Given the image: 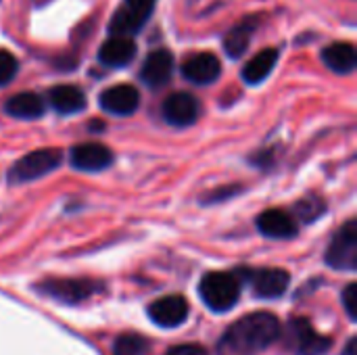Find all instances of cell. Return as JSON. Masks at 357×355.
I'll use <instances>...</instances> for the list:
<instances>
[{
    "label": "cell",
    "mask_w": 357,
    "mask_h": 355,
    "mask_svg": "<svg viewBox=\"0 0 357 355\" xmlns=\"http://www.w3.org/2000/svg\"><path fill=\"white\" fill-rule=\"evenodd\" d=\"M280 322L270 312H255L234 322L218 341V355H259L278 337Z\"/></svg>",
    "instance_id": "6da1fadb"
},
{
    "label": "cell",
    "mask_w": 357,
    "mask_h": 355,
    "mask_svg": "<svg viewBox=\"0 0 357 355\" xmlns=\"http://www.w3.org/2000/svg\"><path fill=\"white\" fill-rule=\"evenodd\" d=\"M199 295L211 312L224 314L236 305L241 297V280L230 272H209L199 282Z\"/></svg>",
    "instance_id": "7a4b0ae2"
},
{
    "label": "cell",
    "mask_w": 357,
    "mask_h": 355,
    "mask_svg": "<svg viewBox=\"0 0 357 355\" xmlns=\"http://www.w3.org/2000/svg\"><path fill=\"white\" fill-rule=\"evenodd\" d=\"M284 349L293 355H324L331 352L333 339L320 335L310 320L295 318L287 324L284 331H280Z\"/></svg>",
    "instance_id": "3957f363"
},
{
    "label": "cell",
    "mask_w": 357,
    "mask_h": 355,
    "mask_svg": "<svg viewBox=\"0 0 357 355\" xmlns=\"http://www.w3.org/2000/svg\"><path fill=\"white\" fill-rule=\"evenodd\" d=\"M102 285L94 282V280H86V278H54V280H46L38 287V291L54 301L73 305V303H82L86 299H90L96 291H100Z\"/></svg>",
    "instance_id": "277c9868"
},
{
    "label": "cell",
    "mask_w": 357,
    "mask_h": 355,
    "mask_svg": "<svg viewBox=\"0 0 357 355\" xmlns=\"http://www.w3.org/2000/svg\"><path fill=\"white\" fill-rule=\"evenodd\" d=\"M326 264L335 270L356 272L357 268V224L347 222L333 239L326 251Z\"/></svg>",
    "instance_id": "5b68a950"
},
{
    "label": "cell",
    "mask_w": 357,
    "mask_h": 355,
    "mask_svg": "<svg viewBox=\"0 0 357 355\" xmlns=\"http://www.w3.org/2000/svg\"><path fill=\"white\" fill-rule=\"evenodd\" d=\"M59 163H61V151L59 149H40V151H33V153L25 155L23 159H19L13 165L10 180L13 182H27V180L42 178V176L50 174L52 169H56Z\"/></svg>",
    "instance_id": "8992f818"
},
{
    "label": "cell",
    "mask_w": 357,
    "mask_h": 355,
    "mask_svg": "<svg viewBox=\"0 0 357 355\" xmlns=\"http://www.w3.org/2000/svg\"><path fill=\"white\" fill-rule=\"evenodd\" d=\"M238 276L245 278L251 285L255 297H261V299H278V297H282L287 293L289 280H291V276L284 270H278V268L245 270Z\"/></svg>",
    "instance_id": "52a82bcc"
},
{
    "label": "cell",
    "mask_w": 357,
    "mask_h": 355,
    "mask_svg": "<svg viewBox=\"0 0 357 355\" xmlns=\"http://www.w3.org/2000/svg\"><path fill=\"white\" fill-rule=\"evenodd\" d=\"M149 318L161 328H176L188 318V301L182 295H167L149 305Z\"/></svg>",
    "instance_id": "ba28073f"
},
{
    "label": "cell",
    "mask_w": 357,
    "mask_h": 355,
    "mask_svg": "<svg viewBox=\"0 0 357 355\" xmlns=\"http://www.w3.org/2000/svg\"><path fill=\"white\" fill-rule=\"evenodd\" d=\"M222 73V63L213 52H197L182 63V75L199 86L215 82Z\"/></svg>",
    "instance_id": "9c48e42d"
},
{
    "label": "cell",
    "mask_w": 357,
    "mask_h": 355,
    "mask_svg": "<svg viewBox=\"0 0 357 355\" xmlns=\"http://www.w3.org/2000/svg\"><path fill=\"white\" fill-rule=\"evenodd\" d=\"M140 94L130 84H115L100 94V107L113 115H130L138 109Z\"/></svg>",
    "instance_id": "30bf717a"
},
{
    "label": "cell",
    "mask_w": 357,
    "mask_h": 355,
    "mask_svg": "<svg viewBox=\"0 0 357 355\" xmlns=\"http://www.w3.org/2000/svg\"><path fill=\"white\" fill-rule=\"evenodd\" d=\"M199 115V103L188 92H174L163 103V117L172 126H190Z\"/></svg>",
    "instance_id": "8fae6325"
},
{
    "label": "cell",
    "mask_w": 357,
    "mask_h": 355,
    "mask_svg": "<svg viewBox=\"0 0 357 355\" xmlns=\"http://www.w3.org/2000/svg\"><path fill=\"white\" fill-rule=\"evenodd\" d=\"M113 153L98 142H86L77 144L71 151V165L79 172H100L107 165H111Z\"/></svg>",
    "instance_id": "7c38bea8"
},
{
    "label": "cell",
    "mask_w": 357,
    "mask_h": 355,
    "mask_svg": "<svg viewBox=\"0 0 357 355\" xmlns=\"http://www.w3.org/2000/svg\"><path fill=\"white\" fill-rule=\"evenodd\" d=\"M174 75V56L167 50H153L140 71L142 82L149 88H161L165 86Z\"/></svg>",
    "instance_id": "4fadbf2b"
},
{
    "label": "cell",
    "mask_w": 357,
    "mask_h": 355,
    "mask_svg": "<svg viewBox=\"0 0 357 355\" xmlns=\"http://www.w3.org/2000/svg\"><path fill=\"white\" fill-rule=\"evenodd\" d=\"M257 228L268 239H293L297 234V222L282 209H268L257 218Z\"/></svg>",
    "instance_id": "5bb4252c"
},
{
    "label": "cell",
    "mask_w": 357,
    "mask_h": 355,
    "mask_svg": "<svg viewBox=\"0 0 357 355\" xmlns=\"http://www.w3.org/2000/svg\"><path fill=\"white\" fill-rule=\"evenodd\" d=\"M134 56H136V44L130 36H113L98 50V59L107 67H123L132 63Z\"/></svg>",
    "instance_id": "9a60e30c"
},
{
    "label": "cell",
    "mask_w": 357,
    "mask_h": 355,
    "mask_svg": "<svg viewBox=\"0 0 357 355\" xmlns=\"http://www.w3.org/2000/svg\"><path fill=\"white\" fill-rule=\"evenodd\" d=\"M48 100L52 105L54 111L63 113V115H73L86 109V96L77 86H69V84H61L54 86L48 92Z\"/></svg>",
    "instance_id": "2e32d148"
},
{
    "label": "cell",
    "mask_w": 357,
    "mask_h": 355,
    "mask_svg": "<svg viewBox=\"0 0 357 355\" xmlns=\"http://www.w3.org/2000/svg\"><path fill=\"white\" fill-rule=\"evenodd\" d=\"M322 61L335 73H351L357 63L356 48L349 42H335L322 50Z\"/></svg>",
    "instance_id": "e0dca14e"
},
{
    "label": "cell",
    "mask_w": 357,
    "mask_h": 355,
    "mask_svg": "<svg viewBox=\"0 0 357 355\" xmlns=\"http://www.w3.org/2000/svg\"><path fill=\"white\" fill-rule=\"evenodd\" d=\"M4 111L17 119H38L44 113V100L33 92H19L6 100Z\"/></svg>",
    "instance_id": "ac0fdd59"
},
{
    "label": "cell",
    "mask_w": 357,
    "mask_h": 355,
    "mask_svg": "<svg viewBox=\"0 0 357 355\" xmlns=\"http://www.w3.org/2000/svg\"><path fill=\"white\" fill-rule=\"evenodd\" d=\"M276 61H278V50H274V48H266V50L257 52V54L245 65V69H243V80H245L247 84H259V82H264V80L272 73Z\"/></svg>",
    "instance_id": "d6986e66"
},
{
    "label": "cell",
    "mask_w": 357,
    "mask_h": 355,
    "mask_svg": "<svg viewBox=\"0 0 357 355\" xmlns=\"http://www.w3.org/2000/svg\"><path fill=\"white\" fill-rule=\"evenodd\" d=\"M251 31H253V21H247V23L236 25V27L226 36L224 46H226V52H228L232 59H238V56L249 48Z\"/></svg>",
    "instance_id": "ffe728a7"
},
{
    "label": "cell",
    "mask_w": 357,
    "mask_h": 355,
    "mask_svg": "<svg viewBox=\"0 0 357 355\" xmlns=\"http://www.w3.org/2000/svg\"><path fill=\"white\" fill-rule=\"evenodd\" d=\"M144 17L136 15L134 10L130 8H119L115 15H113V21H111V33L113 36H132L136 33L142 25H144Z\"/></svg>",
    "instance_id": "44dd1931"
},
{
    "label": "cell",
    "mask_w": 357,
    "mask_h": 355,
    "mask_svg": "<svg viewBox=\"0 0 357 355\" xmlns=\"http://www.w3.org/2000/svg\"><path fill=\"white\" fill-rule=\"evenodd\" d=\"M149 343L138 335H123L115 341V355H146Z\"/></svg>",
    "instance_id": "7402d4cb"
},
{
    "label": "cell",
    "mask_w": 357,
    "mask_h": 355,
    "mask_svg": "<svg viewBox=\"0 0 357 355\" xmlns=\"http://www.w3.org/2000/svg\"><path fill=\"white\" fill-rule=\"evenodd\" d=\"M17 73V59L8 50H0V86H6Z\"/></svg>",
    "instance_id": "603a6c76"
},
{
    "label": "cell",
    "mask_w": 357,
    "mask_h": 355,
    "mask_svg": "<svg viewBox=\"0 0 357 355\" xmlns=\"http://www.w3.org/2000/svg\"><path fill=\"white\" fill-rule=\"evenodd\" d=\"M324 211V203L320 199H307V201H301L297 205V213L301 216V220L305 222H314L320 213Z\"/></svg>",
    "instance_id": "cb8c5ba5"
},
{
    "label": "cell",
    "mask_w": 357,
    "mask_h": 355,
    "mask_svg": "<svg viewBox=\"0 0 357 355\" xmlns=\"http://www.w3.org/2000/svg\"><path fill=\"white\" fill-rule=\"evenodd\" d=\"M341 301H343V308H345V312H347V316L351 318V320H356V312H357V287L351 282V285H347V289L343 291V295H341Z\"/></svg>",
    "instance_id": "d4e9b609"
},
{
    "label": "cell",
    "mask_w": 357,
    "mask_h": 355,
    "mask_svg": "<svg viewBox=\"0 0 357 355\" xmlns=\"http://www.w3.org/2000/svg\"><path fill=\"white\" fill-rule=\"evenodd\" d=\"M153 6H155V0H126V8L134 10L136 15L149 19V15L153 13Z\"/></svg>",
    "instance_id": "484cf974"
},
{
    "label": "cell",
    "mask_w": 357,
    "mask_h": 355,
    "mask_svg": "<svg viewBox=\"0 0 357 355\" xmlns=\"http://www.w3.org/2000/svg\"><path fill=\"white\" fill-rule=\"evenodd\" d=\"M165 355H207V352L201 347V345H190V343H184V345H178L174 349H169Z\"/></svg>",
    "instance_id": "4316f807"
},
{
    "label": "cell",
    "mask_w": 357,
    "mask_h": 355,
    "mask_svg": "<svg viewBox=\"0 0 357 355\" xmlns=\"http://www.w3.org/2000/svg\"><path fill=\"white\" fill-rule=\"evenodd\" d=\"M343 355H357L356 339H349V341H347V345H345V349H343Z\"/></svg>",
    "instance_id": "83f0119b"
}]
</instances>
